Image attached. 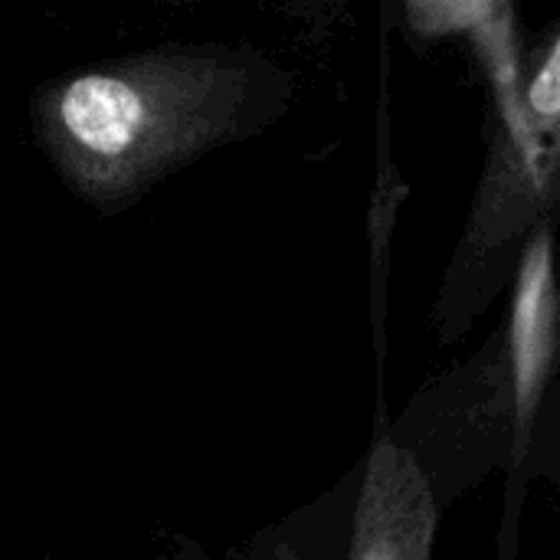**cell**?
Instances as JSON below:
<instances>
[{
    "label": "cell",
    "mask_w": 560,
    "mask_h": 560,
    "mask_svg": "<svg viewBox=\"0 0 560 560\" xmlns=\"http://www.w3.org/2000/svg\"><path fill=\"white\" fill-rule=\"evenodd\" d=\"M295 75L253 43H161L43 79L30 131L62 187L98 217L138 207L200 158L269 131Z\"/></svg>",
    "instance_id": "1"
},
{
    "label": "cell",
    "mask_w": 560,
    "mask_h": 560,
    "mask_svg": "<svg viewBox=\"0 0 560 560\" xmlns=\"http://www.w3.org/2000/svg\"><path fill=\"white\" fill-rule=\"evenodd\" d=\"M555 233H541L525 249L509 308L489 338L463 361L430 374L390 420L394 443L413 459L440 512L486 479L509 476L502 551L509 535L515 545L522 459L538 400L555 377Z\"/></svg>",
    "instance_id": "2"
},
{
    "label": "cell",
    "mask_w": 560,
    "mask_h": 560,
    "mask_svg": "<svg viewBox=\"0 0 560 560\" xmlns=\"http://www.w3.org/2000/svg\"><path fill=\"white\" fill-rule=\"evenodd\" d=\"M560 223V16L522 49L499 82L486 158L446 259L430 331L466 341L512 289L525 249Z\"/></svg>",
    "instance_id": "3"
},
{
    "label": "cell",
    "mask_w": 560,
    "mask_h": 560,
    "mask_svg": "<svg viewBox=\"0 0 560 560\" xmlns=\"http://www.w3.org/2000/svg\"><path fill=\"white\" fill-rule=\"evenodd\" d=\"M443 512L381 413L364 456L226 560H433Z\"/></svg>",
    "instance_id": "4"
},
{
    "label": "cell",
    "mask_w": 560,
    "mask_h": 560,
    "mask_svg": "<svg viewBox=\"0 0 560 560\" xmlns=\"http://www.w3.org/2000/svg\"><path fill=\"white\" fill-rule=\"evenodd\" d=\"M522 479L560 489V374L548 381L538 400L522 459Z\"/></svg>",
    "instance_id": "5"
},
{
    "label": "cell",
    "mask_w": 560,
    "mask_h": 560,
    "mask_svg": "<svg viewBox=\"0 0 560 560\" xmlns=\"http://www.w3.org/2000/svg\"><path fill=\"white\" fill-rule=\"evenodd\" d=\"M197 551H200V548H194V545H187V541H184V548H180V551H161V555H151L148 560H203Z\"/></svg>",
    "instance_id": "6"
},
{
    "label": "cell",
    "mask_w": 560,
    "mask_h": 560,
    "mask_svg": "<svg viewBox=\"0 0 560 560\" xmlns=\"http://www.w3.org/2000/svg\"><path fill=\"white\" fill-rule=\"evenodd\" d=\"M555 374H560V279H558V302H555Z\"/></svg>",
    "instance_id": "7"
}]
</instances>
